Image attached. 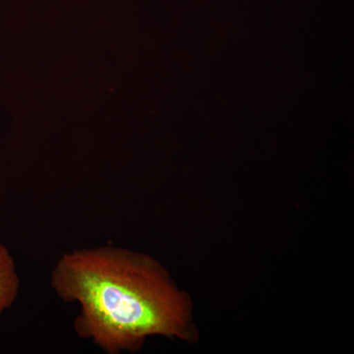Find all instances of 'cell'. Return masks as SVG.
Listing matches in <instances>:
<instances>
[{"label":"cell","instance_id":"1","mask_svg":"<svg viewBox=\"0 0 354 354\" xmlns=\"http://www.w3.org/2000/svg\"><path fill=\"white\" fill-rule=\"evenodd\" d=\"M58 297L76 304L74 329L108 354L137 351L153 335L193 342L192 304L164 266L115 246L74 249L50 276Z\"/></svg>","mask_w":354,"mask_h":354},{"label":"cell","instance_id":"2","mask_svg":"<svg viewBox=\"0 0 354 354\" xmlns=\"http://www.w3.org/2000/svg\"><path fill=\"white\" fill-rule=\"evenodd\" d=\"M19 286L12 257L6 246L0 243V315L15 301Z\"/></svg>","mask_w":354,"mask_h":354}]
</instances>
